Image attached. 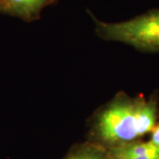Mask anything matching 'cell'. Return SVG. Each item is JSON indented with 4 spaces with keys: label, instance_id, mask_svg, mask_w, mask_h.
I'll use <instances>...</instances> for the list:
<instances>
[{
    "label": "cell",
    "instance_id": "3957f363",
    "mask_svg": "<svg viewBox=\"0 0 159 159\" xmlns=\"http://www.w3.org/2000/svg\"><path fill=\"white\" fill-rule=\"evenodd\" d=\"M54 0H0V13L31 21L38 19L42 10Z\"/></svg>",
    "mask_w": 159,
    "mask_h": 159
},
{
    "label": "cell",
    "instance_id": "8992f818",
    "mask_svg": "<svg viewBox=\"0 0 159 159\" xmlns=\"http://www.w3.org/2000/svg\"><path fill=\"white\" fill-rule=\"evenodd\" d=\"M150 142H152L154 144L159 147V125L157 127H155L152 131V137Z\"/></svg>",
    "mask_w": 159,
    "mask_h": 159
},
{
    "label": "cell",
    "instance_id": "7a4b0ae2",
    "mask_svg": "<svg viewBox=\"0 0 159 159\" xmlns=\"http://www.w3.org/2000/svg\"><path fill=\"white\" fill-rule=\"evenodd\" d=\"M97 34L103 39L124 43L138 50L159 51V9L121 22L108 23L94 17Z\"/></svg>",
    "mask_w": 159,
    "mask_h": 159
},
{
    "label": "cell",
    "instance_id": "5b68a950",
    "mask_svg": "<svg viewBox=\"0 0 159 159\" xmlns=\"http://www.w3.org/2000/svg\"><path fill=\"white\" fill-rule=\"evenodd\" d=\"M68 159H105L101 155L91 152H83L70 157Z\"/></svg>",
    "mask_w": 159,
    "mask_h": 159
},
{
    "label": "cell",
    "instance_id": "6da1fadb",
    "mask_svg": "<svg viewBox=\"0 0 159 159\" xmlns=\"http://www.w3.org/2000/svg\"><path fill=\"white\" fill-rule=\"evenodd\" d=\"M156 119V102L120 98L100 114L97 130L103 141L124 144L152 132Z\"/></svg>",
    "mask_w": 159,
    "mask_h": 159
},
{
    "label": "cell",
    "instance_id": "277c9868",
    "mask_svg": "<svg viewBox=\"0 0 159 159\" xmlns=\"http://www.w3.org/2000/svg\"><path fill=\"white\" fill-rule=\"evenodd\" d=\"M115 159H159V147L152 142L124 143L113 148Z\"/></svg>",
    "mask_w": 159,
    "mask_h": 159
}]
</instances>
